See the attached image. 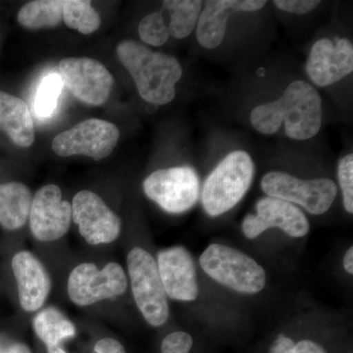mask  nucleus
Listing matches in <instances>:
<instances>
[{
	"label": "nucleus",
	"instance_id": "1",
	"mask_svg": "<svg viewBox=\"0 0 353 353\" xmlns=\"http://www.w3.org/2000/svg\"><path fill=\"white\" fill-rule=\"evenodd\" d=\"M250 122L257 132L263 134H275L285 123L289 138L306 141L321 129V97L308 83L296 81L285 88L284 94L277 101L253 109Z\"/></svg>",
	"mask_w": 353,
	"mask_h": 353
},
{
	"label": "nucleus",
	"instance_id": "2",
	"mask_svg": "<svg viewBox=\"0 0 353 353\" xmlns=\"http://www.w3.org/2000/svg\"><path fill=\"white\" fill-rule=\"evenodd\" d=\"M117 55L131 74L143 101L155 105L173 101L176 83L183 76L182 66L175 57L155 52L131 39L118 44Z\"/></svg>",
	"mask_w": 353,
	"mask_h": 353
},
{
	"label": "nucleus",
	"instance_id": "3",
	"mask_svg": "<svg viewBox=\"0 0 353 353\" xmlns=\"http://www.w3.org/2000/svg\"><path fill=\"white\" fill-rule=\"evenodd\" d=\"M254 163L248 152L229 153L203 183L201 202L211 217L234 208L245 196L254 176Z\"/></svg>",
	"mask_w": 353,
	"mask_h": 353
},
{
	"label": "nucleus",
	"instance_id": "4",
	"mask_svg": "<svg viewBox=\"0 0 353 353\" xmlns=\"http://www.w3.org/2000/svg\"><path fill=\"white\" fill-rule=\"evenodd\" d=\"M199 264L215 282L243 294H256L266 285L263 267L231 246L212 243L199 257Z\"/></svg>",
	"mask_w": 353,
	"mask_h": 353
},
{
	"label": "nucleus",
	"instance_id": "5",
	"mask_svg": "<svg viewBox=\"0 0 353 353\" xmlns=\"http://www.w3.org/2000/svg\"><path fill=\"white\" fill-rule=\"evenodd\" d=\"M132 296L139 312L150 326L161 327L170 315L157 260L148 250L134 248L127 256Z\"/></svg>",
	"mask_w": 353,
	"mask_h": 353
},
{
	"label": "nucleus",
	"instance_id": "6",
	"mask_svg": "<svg viewBox=\"0 0 353 353\" xmlns=\"http://www.w3.org/2000/svg\"><path fill=\"white\" fill-rule=\"evenodd\" d=\"M261 188L267 196L299 204L313 215L326 213L338 194L336 183L330 179L301 180L280 171L266 174Z\"/></svg>",
	"mask_w": 353,
	"mask_h": 353
},
{
	"label": "nucleus",
	"instance_id": "7",
	"mask_svg": "<svg viewBox=\"0 0 353 353\" xmlns=\"http://www.w3.org/2000/svg\"><path fill=\"white\" fill-rule=\"evenodd\" d=\"M143 187L148 199L172 214H181L194 208L201 194L199 176L189 166L153 172Z\"/></svg>",
	"mask_w": 353,
	"mask_h": 353
},
{
	"label": "nucleus",
	"instance_id": "8",
	"mask_svg": "<svg viewBox=\"0 0 353 353\" xmlns=\"http://www.w3.org/2000/svg\"><path fill=\"white\" fill-rule=\"evenodd\" d=\"M126 273L120 264L110 262L102 269L94 263L78 265L70 274L68 296L78 306H88L125 294Z\"/></svg>",
	"mask_w": 353,
	"mask_h": 353
},
{
	"label": "nucleus",
	"instance_id": "9",
	"mask_svg": "<svg viewBox=\"0 0 353 353\" xmlns=\"http://www.w3.org/2000/svg\"><path fill=\"white\" fill-rule=\"evenodd\" d=\"M119 138V129L113 123L85 120L57 134L52 141V150L58 157L85 155L101 160L112 153Z\"/></svg>",
	"mask_w": 353,
	"mask_h": 353
},
{
	"label": "nucleus",
	"instance_id": "10",
	"mask_svg": "<svg viewBox=\"0 0 353 353\" xmlns=\"http://www.w3.org/2000/svg\"><path fill=\"white\" fill-rule=\"evenodd\" d=\"M58 70L62 83L79 101L94 106L108 101L114 78L101 62L87 57L64 58Z\"/></svg>",
	"mask_w": 353,
	"mask_h": 353
},
{
	"label": "nucleus",
	"instance_id": "11",
	"mask_svg": "<svg viewBox=\"0 0 353 353\" xmlns=\"http://www.w3.org/2000/svg\"><path fill=\"white\" fill-rule=\"evenodd\" d=\"M71 206L72 219L88 245H108L117 240L122 222L99 194L81 190L74 196Z\"/></svg>",
	"mask_w": 353,
	"mask_h": 353
},
{
	"label": "nucleus",
	"instance_id": "12",
	"mask_svg": "<svg viewBox=\"0 0 353 353\" xmlns=\"http://www.w3.org/2000/svg\"><path fill=\"white\" fill-rule=\"evenodd\" d=\"M282 230L292 238L301 239L310 231L306 216L294 204L266 196L256 203V214H248L241 223L245 238L254 240L269 229Z\"/></svg>",
	"mask_w": 353,
	"mask_h": 353
},
{
	"label": "nucleus",
	"instance_id": "13",
	"mask_svg": "<svg viewBox=\"0 0 353 353\" xmlns=\"http://www.w3.org/2000/svg\"><path fill=\"white\" fill-rule=\"evenodd\" d=\"M32 236L43 243L63 238L72 222V206L62 199V192L57 185L41 188L32 201L29 215Z\"/></svg>",
	"mask_w": 353,
	"mask_h": 353
},
{
	"label": "nucleus",
	"instance_id": "14",
	"mask_svg": "<svg viewBox=\"0 0 353 353\" xmlns=\"http://www.w3.org/2000/svg\"><path fill=\"white\" fill-rule=\"evenodd\" d=\"M158 272L167 297L178 301H194L199 297L196 264L189 250L173 246L158 253Z\"/></svg>",
	"mask_w": 353,
	"mask_h": 353
},
{
	"label": "nucleus",
	"instance_id": "15",
	"mask_svg": "<svg viewBox=\"0 0 353 353\" xmlns=\"http://www.w3.org/2000/svg\"><path fill=\"white\" fill-rule=\"evenodd\" d=\"M353 71V46L347 39L334 43L330 39L316 41L309 53L306 72L318 87H328Z\"/></svg>",
	"mask_w": 353,
	"mask_h": 353
},
{
	"label": "nucleus",
	"instance_id": "16",
	"mask_svg": "<svg viewBox=\"0 0 353 353\" xmlns=\"http://www.w3.org/2000/svg\"><path fill=\"white\" fill-rule=\"evenodd\" d=\"M11 265L21 307L26 312L38 311L50 294L51 281L46 267L36 255L27 250L16 253Z\"/></svg>",
	"mask_w": 353,
	"mask_h": 353
},
{
	"label": "nucleus",
	"instance_id": "17",
	"mask_svg": "<svg viewBox=\"0 0 353 353\" xmlns=\"http://www.w3.org/2000/svg\"><path fill=\"white\" fill-rule=\"evenodd\" d=\"M196 25V39L202 48L214 50L222 43L226 34L228 19L234 12H254L263 8L262 0H209Z\"/></svg>",
	"mask_w": 353,
	"mask_h": 353
},
{
	"label": "nucleus",
	"instance_id": "18",
	"mask_svg": "<svg viewBox=\"0 0 353 353\" xmlns=\"http://www.w3.org/2000/svg\"><path fill=\"white\" fill-rule=\"evenodd\" d=\"M0 131L16 145L30 148L34 141V120L23 99L0 90Z\"/></svg>",
	"mask_w": 353,
	"mask_h": 353
},
{
	"label": "nucleus",
	"instance_id": "19",
	"mask_svg": "<svg viewBox=\"0 0 353 353\" xmlns=\"http://www.w3.org/2000/svg\"><path fill=\"white\" fill-rule=\"evenodd\" d=\"M32 196L31 190L22 183L0 185V225L9 231L24 226L29 219Z\"/></svg>",
	"mask_w": 353,
	"mask_h": 353
},
{
	"label": "nucleus",
	"instance_id": "20",
	"mask_svg": "<svg viewBox=\"0 0 353 353\" xmlns=\"http://www.w3.org/2000/svg\"><path fill=\"white\" fill-rule=\"evenodd\" d=\"M32 326L39 340L46 345L48 353H67L61 343L74 338L76 334L75 325L55 307H48L39 312Z\"/></svg>",
	"mask_w": 353,
	"mask_h": 353
},
{
	"label": "nucleus",
	"instance_id": "21",
	"mask_svg": "<svg viewBox=\"0 0 353 353\" xmlns=\"http://www.w3.org/2000/svg\"><path fill=\"white\" fill-rule=\"evenodd\" d=\"M202 4L199 0H166L162 4V11L168 14V27L171 36L176 39L189 37L197 25Z\"/></svg>",
	"mask_w": 353,
	"mask_h": 353
},
{
	"label": "nucleus",
	"instance_id": "22",
	"mask_svg": "<svg viewBox=\"0 0 353 353\" xmlns=\"http://www.w3.org/2000/svg\"><path fill=\"white\" fill-rule=\"evenodd\" d=\"M17 20L26 29L57 27L63 21V1L36 0L29 2L20 9Z\"/></svg>",
	"mask_w": 353,
	"mask_h": 353
},
{
	"label": "nucleus",
	"instance_id": "23",
	"mask_svg": "<svg viewBox=\"0 0 353 353\" xmlns=\"http://www.w3.org/2000/svg\"><path fill=\"white\" fill-rule=\"evenodd\" d=\"M63 21L70 29L77 30L83 34H92L101 27L99 14L85 0H65Z\"/></svg>",
	"mask_w": 353,
	"mask_h": 353
},
{
	"label": "nucleus",
	"instance_id": "24",
	"mask_svg": "<svg viewBox=\"0 0 353 353\" xmlns=\"http://www.w3.org/2000/svg\"><path fill=\"white\" fill-rule=\"evenodd\" d=\"M62 83L59 74H50L44 77L39 85L34 101V112L39 117L48 118L52 115L61 94Z\"/></svg>",
	"mask_w": 353,
	"mask_h": 353
},
{
	"label": "nucleus",
	"instance_id": "25",
	"mask_svg": "<svg viewBox=\"0 0 353 353\" xmlns=\"http://www.w3.org/2000/svg\"><path fill=\"white\" fill-rule=\"evenodd\" d=\"M139 34L145 43L153 46H163L171 36L163 11L150 13L143 17L139 22Z\"/></svg>",
	"mask_w": 353,
	"mask_h": 353
},
{
	"label": "nucleus",
	"instance_id": "26",
	"mask_svg": "<svg viewBox=\"0 0 353 353\" xmlns=\"http://www.w3.org/2000/svg\"><path fill=\"white\" fill-rule=\"evenodd\" d=\"M270 353H327L319 343L310 340L294 343L289 336L280 334L272 343Z\"/></svg>",
	"mask_w": 353,
	"mask_h": 353
},
{
	"label": "nucleus",
	"instance_id": "27",
	"mask_svg": "<svg viewBox=\"0 0 353 353\" xmlns=\"http://www.w3.org/2000/svg\"><path fill=\"white\" fill-rule=\"evenodd\" d=\"M338 178L343 206L350 214L353 213V154L345 155L341 159L338 167Z\"/></svg>",
	"mask_w": 353,
	"mask_h": 353
},
{
	"label": "nucleus",
	"instance_id": "28",
	"mask_svg": "<svg viewBox=\"0 0 353 353\" xmlns=\"http://www.w3.org/2000/svg\"><path fill=\"white\" fill-rule=\"evenodd\" d=\"M194 340L187 332L178 331L165 336L161 343L162 353H190Z\"/></svg>",
	"mask_w": 353,
	"mask_h": 353
},
{
	"label": "nucleus",
	"instance_id": "29",
	"mask_svg": "<svg viewBox=\"0 0 353 353\" xmlns=\"http://www.w3.org/2000/svg\"><path fill=\"white\" fill-rule=\"evenodd\" d=\"M274 4L278 8L294 14H306L314 10L319 6L318 0H276Z\"/></svg>",
	"mask_w": 353,
	"mask_h": 353
},
{
	"label": "nucleus",
	"instance_id": "30",
	"mask_svg": "<svg viewBox=\"0 0 353 353\" xmlns=\"http://www.w3.org/2000/svg\"><path fill=\"white\" fill-rule=\"evenodd\" d=\"M94 353H127L122 343L115 339L104 338L97 341L94 347Z\"/></svg>",
	"mask_w": 353,
	"mask_h": 353
},
{
	"label": "nucleus",
	"instance_id": "31",
	"mask_svg": "<svg viewBox=\"0 0 353 353\" xmlns=\"http://www.w3.org/2000/svg\"><path fill=\"white\" fill-rule=\"evenodd\" d=\"M0 353H32V352L25 343L0 341Z\"/></svg>",
	"mask_w": 353,
	"mask_h": 353
},
{
	"label": "nucleus",
	"instance_id": "32",
	"mask_svg": "<svg viewBox=\"0 0 353 353\" xmlns=\"http://www.w3.org/2000/svg\"><path fill=\"white\" fill-rule=\"evenodd\" d=\"M343 268L347 271V273L352 275L353 274V248L350 246L345 252V257H343Z\"/></svg>",
	"mask_w": 353,
	"mask_h": 353
}]
</instances>
